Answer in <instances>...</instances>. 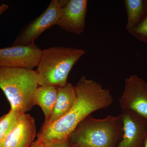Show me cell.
Here are the masks:
<instances>
[{
	"mask_svg": "<svg viewBox=\"0 0 147 147\" xmlns=\"http://www.w3.org/2000/svg\"><path fill=\"white\" fill-rule=\"evenodd\" d=\"M30 147H39V145H38V144L36 141L33 143L31 146Z\"/></svg>",
	"mask_w": 147,
	"mask_h": 147,
	"instance_id": "ac0fdd59",
	"label": "cell"
},
{
	"mask_svg": "<svg viewBox=\"0 0 147 147\" xmlns=\"http://www.w3.org/2000/svg\"><path fill=\"white\" fill-rule=\"evenodd\" d=\"M9 8V6L5 4H3L0 5V15L2 14L6 11Z\"/></svg>",
	"mask_w": 147,
	"mask_h": 147,
	"instance_id": "e0dca14e",
	"label": "cell"
},
{
	"mask_svg": "<svg viewBox=\"0 0 147 147\" xmlns=\"http://www.w3.org/2000/svg\"><path fill=\"white\" fill-rule=\"evenodd\" d=\"M123 133L120 115L102 119L89 116L78 125L69 140L72 147H117Z\"/></svg>",
	"mask_w": 147,
	"mask_h": 147,
	"instance_id": "7a4b0ae2",
	"label": "cell"
},
{
	"mask_svg": "<svg viewBox=\"0 0 147 147\" xmlns=\"http://www.w3.org/2000/svg\"><path fill=\"white\" fill-rule=\"evenodd\" d=\"M42 52V50L34 44L1 48L0 49V68L33 69L38 65Z\"/></svg>",
	"mask_w": 147,
	"mask_h": 147,
	"instance_id": "8992f818",
	"label": "cell"
},
{
	"mask_svg": "<svg viewBox=\"0 0 147 147\" xmlns=\"http://www.w3.org/2000/svg\"><path fill=\"white\" fill-rule=\"evenodd\" d=\"M53 147H71L69 139L67 141L52 146Z\"/></svg>",
	"mask_w": 147,
	"mask_h": 147,
	"instance_id": "2e32d148",
	"label": "cell"
},
{
	"mask_svg": "<svg viewBox=\"0 0 147 147\" xmlns=\"http://www.w3.org/2000/svg\"><path fill=\"white\" fill-rule=\"evenodd\" d=\"M57 95V88L52 86H39L35 92L34 101V105L39 106L45 116L44 123L50 119Z\"/></svg>",
	"mask_w": 147,
	"mask_h": 147,
	"instance_id": "7c38bea8",
	"label": "cell"
},
{
	"mask_svg": "<svg viewBox=\"0 0 147 147\" xmlns=\"http://www.w3.org/2000/svg\"><path fill=\"white\" fill-rule=\"evenodd\" d=\"M21 113L10 110L7 114L2 116L0 121V147H2L9 133L18 121Z\"/></svg>",
	"mask_w": 147,
	"mask_h": 147,
	"instance_id": "5bb4252c",
	"label": "cell"
},
{
	"mask_svg": "<svg viewBox=\"0 0 147 147\" xmlns=\"http://www.w3.org/2000/svg\"><path fill=\"white\" fill-rule=\"evenodd\" d=\"M71 147H72V146H71Z\"/></svg>",
	"mask_w": 147,
	"mask_h": 147,
	"instance_id": "7402d4cb",
	"label": "cell"
},
{
	"mask_svg": "<svg viewBox=\"0 0 147 147\" xmlns=\"http://www.w3.org/2000/svg\"><path fill=\"white\" fill-rule=\"evenodd\" d=\"M36 131L34 118L26 113L21 114L2 147H30L34 142Z\"/></svg>",
	"mask_w": 147,
	"mask_h": 147,
	"instance_id": "30bf717a",
	"label": "cell"
},
{
	"mask_svg": "<svg viewBox=\"0 0 147 147\" xmlns=\"http://www.w3.org/2000/svg\"><path fill=\"white\" fill-rule=\"evenodd\" d=\"M85 54L83 49L61 46L42 50L35 71L38 86L64 87L74 66Z\"/></svg>",
	"mask_w": 147,
	"mask_h": 147,
	"instance_id": "3957f363",
	"label": "cell"
},
{
	"mask_svg": "<svg viewBox=\"0 0 147 147\" xmlns=\"http://www.w3.org/2000/svg\"><path fill=\"white\" fill-rule=\"evenodd\" d=\"M38 145H39V147H53V146H45V145H44L39 144H38Z\"/></svg>",
	"mask_w": 147,
	"mask_h": 147,
	"instance_id": "d6986e66",
	"label": "cell"
},
{
	"mask_svg": "<svg viewBox=\"0 0 147 147\" xmlns=\"http://www.w3.org/2000/svg\"><path fill=\"white\" fill-rule=\"evenodd\" d=\"M61 10L60 1H51L46 9L22 30L11 46L34 44L35 40L45 30L57 25Z\"/></svg>",
	"mask_w": 147,
	"mask_h": 147,
	"instance_id": "5b68a950",
	"label": "cell"
},
{
	"mask_svg": "<svg viewBox=\"0 0 147 147\" xmlns=\"http://www.w3.org/2000/svg\"><path fill=\"white\" fill-rule=\"evenodd\" d=\"M129 32L138 26L147 16V0H125Z\"/></svg>",
	"mask_w": 147,
	"mask_h": 147,
	"instance_id": "4fadbf2b",
	"label": "cell"
},
{
	"mask_svg": "<svg viewBox=\"0 0 147 147\" xmlns=\"http://www.w3.org/2000/svg\"><path fill=\"white\" fill-rule=\"evenodd\" d=\"M74 88L77 99L73 108L58 121L42 125L36 140L39 144L52 146L67 141L81 122L95 111L108 108L113 102L109 90L85 76L81 77Z\"/></svg>",
	"mask_w": 147,
	"mask_h": 147,
	"instance_id": "6da1fadb",
	"label": "cell"
},
{
	"mask_svg": "<svg viewBox=\"0 0 147 147\" xmlns=\"http://www.w3.org/2000/svg\"><path fill=\"white\" fill-rule=\"evenodd\" d=\"M61 12L57 25L62 29L76 35L82 34L86 26L87 0L60 1Z\"/></svg>",
	"mask_w": 147,
	"mask_h": 147,
	"instance_id": "9c48e42d",
	"label": "cell"
},
{
	"mask_svg": "<svg viewBox=\"0 0 147 147\" xmlns=\"http://www.w3.org/2000/svg\"><path fill=\"white\" fill-rule=\"evenodd\" d=\"M129 33L137 39L147 44V16L138 26Z\"/></svg>",
	"mask_w": 147,
	"mask_h": 147,
	"instance_id": "9a60e30c",
	"label": "cell"
},
{
	"mask_svg": "<svg viewBox=\"0 0 147 147\" xmlns=\"http://www.w3.org/2000/svg\"><path fill=\"white\" fill-rule=\"evenodd\" d=\"M120 115L123 133L117 147H144L147 139V119L130 110L122 111Z\"/></svg>",
	"mask_w": 147,
	"mask_h": 147,
	"instance_id": "ba28073f",
	"label": "cell"
},
{
	"mask_svg": "<svg viewBox=\"0 0 147 147\" xmlns=\"http://www.w3.org/2000/svg\"><path fill=\"white\" fill-rule=\"evenodd\" d=\"M1 119H2V117H0V121H1Z\"/></svg>",
	"mask_w": 147,
	"mask_h": 147,
	"instance_id": "44dd1931",
	"label": "cell"
},
{
	"mask_svg": "<svg viewBox=\"0 0 147 147\" xmlns=\"http://www.w3.org/2000/svg\"><path fill=\"white\" fill-rule=\"evenodd\" d=\"M144 147H147V139H146V144H145Z\"/></svg>",
	"mask_w": 147,
	"mask_h": 147,
	"instance_id": "ffe728a7",
	"label": "cell"
},
{
	"mask_svg": "<svg viewBox=\"0 0 147 147\" xmlns=\"http://www.w3.org/2000/svg\"><path fill=\"white\" fill-rule=\"evenodd\" d=\"M119 105L122 111H133L147 119V82L137 75L125 79Z\"/></svg>",
	"mask_w": 147,
	"mask_h": 147,
	"instance_id": "52a82bcc",
	"label": "cell"
},
{
	"mask_svg": "<svg viewBox=\"0 0 147 147\" xmlns=\"http://www.w3.org/2000/svg\"><path fill=\"white\" fill-rule=\"evenodd\" d=\"M77 99L74 86L67 83L64 87L57 88V99L51 117L47 123L43 125L50 124L65 115L73 108Z\"/></svg>",
	"mask_w": 147,
	"mask_h": 147,
	"instance_id": "8fae6325",
	"label": "cell"
},
{
	"mask_svg": "<svg viewBox=\"0 0 147 147\" xmlns=\"http://www.w3.org/2000/svg\"><path fill=\"white\" fill-rule=\"evenodd\" d=\"M38 87L33 69L0 68V88L10 103V110L23 114L31 110Z\"/></svg>",
	"mask_w": 147,
	"mask_h": 147,
	"instance_id": "277c9868",
	"label": "cell"
}]
</instances>
